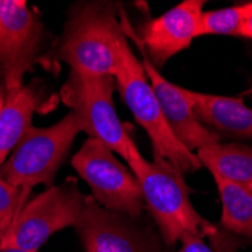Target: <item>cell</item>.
Here are the masks:
<instances>
[{"label": "cell", "instance_id": "cell-1", "mask_svg": "<svg viewBox=\"0 0 252 252\" xmlns=\"http://www.w3.org/2000/svg\"><path fill=\"white\" fill-rule=\"evenodd\" d=\"M126 162L139 183L144 202L168 246H174L188 233L202 237L216 233V226L192 205L183 174L165 157L154 153L153 160H145L130 139Z\"/></svg>", "mask_w": 252, "mask_h": 252}, {"label": "cell", "instance_id": "cell-2", "mask_svg": "<svg viewBox=\"0 0 252 252\" xmlns=\"http://www.w3.org/2000/svg\"><path fill=\"white\" fill-rule=\"evenodd\" d=\"M121 33L123 26L110 3L94 2L76 6L45 61L65 62L70 73L79 76L115 79Z\"/></svg>", "mask_w": 252, "mask_h": 252}, {"label": "cell", "instance_id": "cell-3", "mask_svg": "<svg viewBox=\"0 0 252 252\" xmlns=\"http://www.w3.org/2000/svg\"><path fill=\"white\" fill-rule=\"evenodd\" d=\"M118 58L117 88L136 123L148 133L154 153L165 157L181 174L199 169L201 163L195 153L183 145L168 127L142 63L130 49L124 29L118 38Z\"/></svg>", "mask_w": 252, "mask_h": 252}, {"label": "cell", "instance_id": "cell-4", "mask_svg": "<svg viewBox=\"0 0 252 252\" xmlns=\"http://www.w3.org/2000/svg\"><path fill=\"white\" fill-rule=\"evenodd\" d=\"M80 131H83L82 123L73 112L50 127L32 126L0 166V175L9 185L29 192L38 185L52 186Z\"/></svg>", "mask_w": 252, "mask_h": 252}, {"label": "cell", "instance_id": "cell-5", "mask_svg": "<svg viewBox=\"0 0 252 252\" xmlns=\"http://www.w3.org/2000/svg\"><path fill=\"white\" fill-rule=\"evenodd\" d=\"M85 196L73 178L50 186L26 202L15 222L0 240V249L38 252L55 233L77 222Z\"/></svg>", "mask_w": 252, "mask_h": 252}, {"label": "cell", "instance_id": "cell-6", "mask_svg": "<svg viewBox=\"0 0 252 252\" xmlns=\"http://www.w3.org/2000/svg\"><path fill=\"white\" fill-rule=\"evenodd\" d=\"M71 165L103 209L127 218L141 215L145 202L139 183L107 145L88 137L73 156Z\"/></svg>", "mask_w": 252, "mask_h": 252}, {"label": "cell", "instance_id": "cell-7", "mask_svg": "<svg viewBox=\"0 0 252 252\" xmlns=\"http://www.w3.org/2000/svg\"><path fill=\"white\" fill-rule=\"evenodd\" d=\"M115 89L113 77H86L70 73L61 89V98L79 117L83 131L91 139L103 142L126 160L130 136L113 104Z\"/></svg>", "mask_w": 252, "mask_h": 252}, {"label": "cell", "instance_id": "cell-8", "mask_svg": "<svg viewBox=\"0 0 252 252\" xmlns=\"http://www.w3.org/2000/svg\"><path fill=\"white\" fill-rule=\"evenodd\" d=\"M44 28L25 0H0V79L8 93L20 89L33 66Z\"/></svg>", "mask_w": 252, "mask_h": 252}, {"label": "cell", "instance_id": "cell-9", "mask_svg": "<svg viewBox=\"0 0 252 252\" xmlns=\"http://www.w3.org/2000/svg\"><path fill=\"white\" fill-rule=\"evenodd\" d=\"M202 6V0H185L165 14L148 20L139 33L131 32L126 18L121 26L126 35L134 39L139 50L145 53L150 62L158 70L198 38Z\"/></svg>", "mask_w": 252, "mask_h": 252}, {"label": "cell", "instance_id": "cell-10", "mask_svg": "<svg viewBox=\"0 0 252 252\" xmlns=\"http://www.w3.org/2000/svg\"><path fill=\"white\" fill-rule=\"evenodd\" d=\"M141 63L154 91L162 115L177 139L192 153L207 144L219 142V136L198 121L183 88L171 83L160 74L144 52Z\"/></svg>", "mask_w": 252, "mask_h": 252}, {"label": "cell", "instance_id": "cell-11", "mask_svg": "<svg viewBox=\"0 0 252 252\" xmlns=\"http://www.w3.org/2000/svg\"><path fill=\"white\" fill-rule=\"evenodd\" d=\"M74 228L86 252H148L127 216L103 209L93 196H85Z\"/></svg>", "mask_w": 252, "mask_h": 252}, {"label": "cell", "instance_id": "cell-12", "mask_svg": "<svg viewBox=\"0 0 252 252\" xmlns=\"http://www.w3.org/2000/svg\"><path fill=\"white\" fill-rule=\"evenodd\" d=\"M183 91L195 112V117L204 127L218 128L234 137L252 139V109L242 98L204 94L186 88H183Z\"/></svg>", "mask_w": 252, "mask_h": 252}, {"label": "cell", "instance_id": "cell-13", "mask_svg": "<svg viewBox=\"0 0 252 252\" xmlns=\"http://www.w3.org/2000/svg\"><path fill=\"white\" fill-rule=\"evenodd\" d=\"M42 103V89L38 82L23 85L8 93L0 112V166L32 127V117Z\"/></svg>", "mask_w": 252, "mask_h": 252}, {"label": "cell", "instance_id": "cell-14", "mask_svg": "<svg viewBox=\"0 0 252 252\" xmlns=\"http://www.w3.org/2000/svg\"><path fill=\"white\" fill-rule=\"evenodd\" d=\"M201 166L207 168L215 180L236 183L252 189V147L213 142L196 150Z\"/></svg>", "mask_w": 252, "mask_h": 252}, {"label": "cell", "instance_id": "cell-15", "mask_svg": "<svg viewBox=\"0 0 252 252\" xmlns=\"http://www.w3.org/2000/svg\"><path fill=\"white\" fill-rule=\"evenodd\" d=\"M222 201V225L228 231L252 237V189L215 180Z\"/></svg>", "mask_w": 252, "mask_h": 252}, {"label": "cell", "instance_id": "cell-16", "mask_svg": "<svg viewBox=\"0 0 252 252\" xmlns=\"http://www.w3.org/2000/svg\"><path fill=\"white\" fill-rule=\"evenodd\" d=\"M246 15V3L230 8L202 11L199 17L198 36L202 35H236Z\"/></svg>", "mask_w": 252, "mask_h": 252}, {"label": "cell", "instance_id": "cell-17", "mask_svg": "<svg viewBox=\"0 0 252 252\" xmlns=\"http://www.w3.org/2000/svg\"><path fill=\"white\" fill-rule=\"evenodd\" d=\"M29 190L9 185L0 175V237L2 239L29 201Z\"/></svg>", "mask_w": 252, "mask_h": 252}, {"label": "cell", "instance_id": "cell-18", "mask_svg": "<svg viewBox=\"0 0 252 252\" xmlns=\"http://www.w3.org/2000/svg\"><path fill=\"white\" fill-rule=\"evenodd\" d=\"M180 243H181V248L178 252H215L204 242V237L199 234L188 233L180 239Z\"/></svg>", "mask_w": 252, "mask_h": 252}, {"label": "cell", "instance_id": "cell-19", "mask_svg": "<svg viewBox=\"0 0 252 252\" xmlns=\"http://www.w3.org/2000/svg\"><path fill=\"white\" fill-rule=\"evenodd\" d=\"M237 36H242L245 39H252V2L246 3V15L239 28Z\"/></svg>", "mask_w": 252, "mask_h": 252}, {"label": "cell", "instance_id": "cell-20", "mask_svg": "<svg viewBox=\"0 0 252 252\" xmlns=\"http://www.w3.org/2000/svg\"><path fill=\"white\" fill-rule=\"evenodd\" d=\"M6 97H8V91H6V88H5L3 80L0 79V112H2V109H3V106H5Z\"/></svg>", "mask_w": 252, "mask_h": 252}, {"label": "cell", "instance_id": "cell-21", "mask_svg": "<svg viewBox=\"0 0 252 252\" xmlns=\"http://www.w3.org/2000/svg\"><path fill=\"white\" fill-rule=\"evenodd\" d=\"M0 252H26V251H20V249H12V248H9V249H0Z\"/></svg>", "mask_w": 252, "mask_h": 252}, {"label": "cell", "instance_id": "cell-22", "mask_svg": "<svg viewBox=\"0 0 252 252\" xmlns=\"http://www.w3.org/2000/svg\"><path fill=\"white\" fill-rule=\"evenodd\" d=\"M245 94H246V95H252V86H251V88H249V89L246 91V93H245Z\"/></svg>", "mask_w": 252, "mask_h": 252}, {"label": "cell", "instance_id": "cell-23", "mask_svg": "<svg viewBox=\"0 0 252 252\" xmlns=\"http://www.w3.org/2000/svg\"><path fill=\"white\" fill-rule=\"evenodd\" d=\"M0 240H2V237H0Z\"/></svg>", "mask_w": 252, "mask_h": 252}]
</instances>
